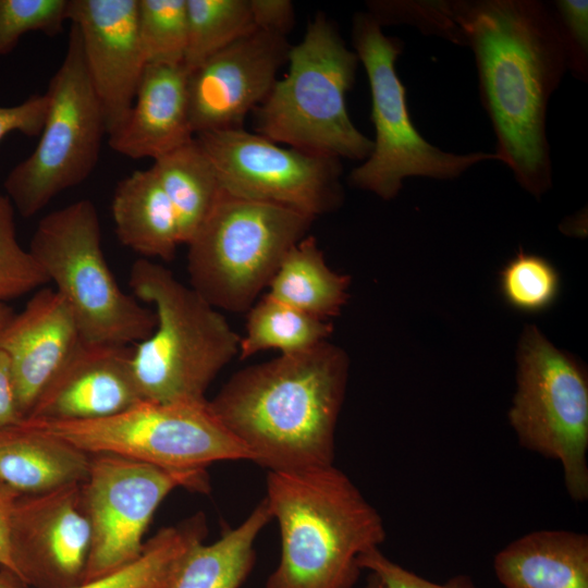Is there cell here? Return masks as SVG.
I'll list each match as a JSON object with an SVG mask.
<instances>
[{"label": "cell", "instance_id": "cell-3", "mask_svg": "<svg viewBox=\"0 0 588 588\" xmlns=\"http://www.w3.org/2000/svg\"><path fill=\"white\" fill-rule=\"evenodd\" d=\"M265 500L281 535L266 588H353L358 558L385 540L379 512L334 465L268 471Z\"/></svg>", "mask_w": 588, "mask_h": 588}, {"label": "cell", "instance_id": "cell-29", "mask_svg": "<svg viewBox=\"0 0 588 588\" xmlns=\"http://www.w3.org/2000/svg\"><path fill=\"white\" fill-rule=\"evenodd\" d=\"M499 290L511 308L524 314H539L558 301L561 277L548 259L520 249L500 271Z\"/></svg>", "mask_w": 588, "mask_h": 588}, {"label": "cell", "instance_id": "cell-39", "mask_svg": "<svg viewBox=\"0 0 588 588\" xmlns=\"http://www.w3.org/2000/svg\"><path fill=\"white\" fill-rule=\"evenodd\" d=\"M0 588H29V587L13 572L5 568H0Z\"/></svg>", "mask_w": 588, "mask_h": 588}, {"label": "cell", "instance_id": "cell-32", "mask_svg": "<svg viewBox=\"0 0 588 588\" xmlns=\"http://www.w3.org/2000/svg\"><path fill=\"white\" fill-rule=\"evenodd\" d=\"M70 0H0V57L30 32L56 36L69 21Z\"/></svg>", "mask_w": 588, "mask_h": 588}, {"label": "cell", "instance_id": "cell-23", "mask_svg": "<svg viewBox=\"0 0 588 588\" xmlns=\"http://www.w3.org/2000/svg\"><path fill=\"white\" fill-rule=\"evenodd\" d=\"M271 520L264 498L237 527L223 531L217 541L192 546L163 588H240L255 564L256 538Z\"/></svg>", "mask_w": 588, "mask_h": 588}, {"label": "cell", "instance_id": "cell-30", "mask_svg": "<svg viewBox=\"0 0 588 588\" xmlns=\"http://www.w3.org/2000/svg\"><path fill=\"white\" fill-rule=\"evenodd\" d=\"M137 28L147 64H183L186 0H137Z\"/></svg>", "mask_w": 588, "mask_h": 588}, {"label": "cell", "instance_id": "cell-7", "mask_svg": "<svg viewBox=\"0 0 588 588\" xmlns=\"http://www.w3.org/2000/svg\"><path fill=\"white\" fill-rule=\"evenodd\" d=\"M28 250L70 307L85 342L136 344L156 328L155 311L115 281L102 250L97 209L89 199L42 217Z\"/></svg>", "mask_w": 588, "mask_h": 588}, {"label": "cell", "instance_id": "cell-35", "mask_svg": "<svg viewBox=\"0 0 588 588\" xmlns=\"http://www.w3.org/2000/svg\"><path fill=\"white\" fill-rule=\"evenodd\" d=\"M47 110L46 94L30 96L16 106H0V142L12 132L38 136L42 130Z\"/></svg>", "mask_w": 588, "mask_h": 588}, {"label": "cell", "instance_id": "cell-40", "mask_svg": "<svg viewBox=\"0 0 588 588\" xmlns=\"http://www.w3.org/2000/svg\"><path fill=\"white\" fill-rule=\"evenodd\" d=\"M15 311L7 304L0 302V334L15 316Z\"/></svg>", "mask_w": 588, "mask_h": 588}, {"label": "cell", "instance_id": "cell-13", "mask_svg": "<svg viewBox=\"0 0 588 588\" xmlns=\"http://www.w3.org/2000/svg\"><path fill=\"white\" fill-rule=\"evenodd\" d=\"M195 137L222 189L232 196L274 204L314 219L342 204L339 159L285 148L244 127Z\"/></svg>", "mask_w": 588, "mask_h": 588}, {"label": "cell", "instance_id": "cell-19", "mask_svg": "<svg viewBox=\"0 0 588 588\" xmlns=\"http://www.w3.org/2000/svg\"><path fill=\"white\" fill-rule=\"evenodd\" d=\"M186 81L183 64H147L125 121L109 135L110 147L156 160L191 142Z\"/></svg>", "mask_w": 588, "mask_h": 588}, {"label": "cell", "instance_id": "cell-21", "mask_svg": "<svg viewBox=\"0 0 588 588\" xmlns=\"http://www.w3.org/2000/svg\"><path fill=\"white\" fill-rule=\"evenodd\" d=\"M90 455L27 421L0 428V481L20 494L83 482Z\"/></svg>", "mask_w": 588, "mask_h": 588}, {"label": "cell", "instance_id": "cell-12", "mask_svg": "<svg viewBox=\"0 0 588 588\" xmlns=\"http://www.w3.org/2000/svg\"><path fill=\"white\" fill-rule=\"evenodd\" d=\"M81 483L91 529L84 581L114 572L143 552L144 536L160 503L175 488L207 493V474L173 471L109 453L89 454Z\"/></svg>", "mask_w": 588, "mask_h": 588}, {"label": "cell", "instance_id": "cell-15", "mask_svg": "<svg viewBox=\"0 0 588 588\" xmlns=\"http://www.w3.org/2000/svg\"><path fill=\"white\" fill-rule=\"evenodd\" d=\"M286 37L254 29L187 72V102L195 135L244 127L287 62Z\"/></svg>", "mask_w": 588, "mask_h": 588}, {"label": "cell", "instance_id": "cell-28", "mask_svg": "<svg viewBox=\"0 0 588 588\" xmlns=\"http://www.w3.org/2000/svg\"><path fill=\"white\" fill-rule=\"evenodd\" d=\"M186 73L256 29L249 0H186Z\"/></svg>", "mask_w": 588, "mask_h": 588}, {"label": "cell", "instance_id": "cell-22", "mask_svg": "<svg viewBox=\"0 0 588 588\" xmlns=\"http://www.w3.org/2000/svg\"><path fill=\"white\" fill-rule=\"evenodd\" d=\"M112 218L119 241L143 258H174L180 243L174 210L151 167L122 179L113 193Z\"/></svg>", "mask_w": 588, "mask_h": 588}, {"label": "cell", "instance_id": "cell-26", "mask_svg": "<svg viewBox=\"0 0 588 588\" xmlns=\"http://www.w3.org/2000/svg\"><path fill=\"white\" fill-rule=\"evenodd\" d=\"M333 326L281 303L267 294L248 309L245 335L240 339L241 359L278 350L282 355L308 351L328 341Z\"/></svg>", "mask_w": 588, "mask_h": 588}, {"label": "cell", "instance_id": "cell-31", "mask_svg": "<svg viewBox=\"0 0 588 588\" xmlns=\"http://www.w3.org/2000/svg\"><path fill=\"white\" fill-rule=\"evenodd\" d=\"M49 282L29 250L16 238L14 207L0 193V302L22 296Z\"/></svg>", "mask_w": 588, "mask_h": 588}, {"label": "cell", "instance_id": "cell-14", "mask_svg": "<svg viewBox=\"0 0 588 588\" xmlns=\"http://www.w3.org/2000/svg\"><path fill=\"white\" fill-rule=\"evenodd\" d=\"M81 483L15 500L11 552L16 575L29 588H70L85 579L91 529Z\"/></svg>", "mask_w": 588, "mask_h": 588}, {"label": "cell", "instance_id": "cell-17", "mask_svg": "<svg viewBox=\"0 0 588 588\" xmlns=\"http://www.w3.org/2000/svg\"><path fill=\"white\" fill-rule=\"evenodd\" d=\"M127 345L83 341L26 419L85 421L119 414L142 399Z\"/></svg>", "mask_w": 588, "mask_h": 588}, {"label": "cell", "instance_id": "cell-41", "mask_svg": "<svg viewBox=\"0 0 588 588\" xmlns=\"http://www.w3.org/2000/svg\"><path fill=\"white\" fill-rule=\"evenodd\" d=\"M363 588H385V586L376 574L369 573Z\"/></svg>", "mask_w": 588, "mask_h": 588}, {"label": "cell", "instance_id": "cell-33", "mask_svg": "<svg viewBox=\"0 0 588 588\" xmlns=\"http://www.w3.org/2000/svg\"><path fill=\"white\" fill-rule=\"evenodd\" d=\"M567 59V70L581 81L588 76V1L550 3Z\"/></svg>", "mask_w": 588, "mask_h": 588}, {"label": "cell", "instance_id": "cell-38", "mask_svg": "<svg viewBox=\"0 0 588 588\" xmlns=\"http://www.w3.org/2000/svg\"><path fill=\"white\" fill-rule=\"evenodd\" d=\"M20 493L0 481V568L16 574L10 543V526L13 506Z\"/></svg>", "mask_w": 588, "mask_h": 588}, {"label": "cell", "instance_id": "cell-34", "mask_svg": "<svg viewBox=\"0 0 588 588\" xmlns=\"http://www.w3.org/2000/svg\"><path fill=\"white\" fill-rule=\"evenodd\" d=\"M358 566L376 574L385 588H482L466 574H457L443 583L429 580L390 560L380 548L358 558Z\"/></svg>", "mask_w": 588, "mask_h": 588}, {"label": "cell", "instance_id": "cell-6", "mask_svg": "<svg viewBox=\"0 0 588 588\" xmlns=\"http://www.w3.org/2000/svg\"><path fill=\"white\" fill-rule=\"evenodd\" d=\"M314 218L224 191L186 244L191 287L217 309L248 311Z\"/></svg>", "mask_w": 588, "mask_h": 588}, {"label": "cell", "instance_id": "cell-27", "mask_svg": "<svg viewBox=\"0 0 588 588\" xmlns=\"http://www.w3.org/2000/svg\"><path fill=\"white\" fill-rule=\"evenodd\" d=\"M206 534V517L197 513L158 530L132 563L70 588H163L182 556Z\"/></svg>", "mask_w": 588, "mask_h": 588}, {"label": "cell", "instance_id": "cell-36", "mask_svg": "<svg viewBox=\"0 0 588 588\" xmlns=\"http://www.w3.org/2000/svg\"><path fill=\"white\" fill-rule=\"evenodd\" d=\"M249 7L257 29L286 37L295 23L290 0H249Z\"/></svg>", "mask_w": 588, "mask_h": 588}, {"label": "cell", "instance_id": "cell-11", "mask_svg": "<svg viewBox=\"0 0 588 588\" xmlns=\"http://www.w3.org/2000/svg\"><path fill=\"white\" fill-rule=\"evenodd\" d=\"M45 94L48 110L39 142L10 171L3 184L13 207L25 218L35 216L58 194L90 175L107 134L103 110L88 77L73 24L64 58Z\"/></svg>", "mask_w": 588, "mask_h": 588}, {"label": "cell", "instance_id": "cell-20", "mask_svg": "<svg viewBox=\"0 0 588 588\" xmlns=\"http://www.w3.org/2000/svg\"><path fill=\"white\" fill-rule=\"evenodd\" d=\"M504 588H588V536L564 529L528 532L493 558Z\"/></svg>", "mask_w": 588, "mask_h": 588}, {"label": "cell", "instance_id": "cell-16", "mask_svg": "<svg viewBox=\"0 0 588 588\" xmlns=\"http://www.w3.org/2000/svg\"><path fill=\"white\" fill-rule=\"evenodd\" d=\"M69 22L78 33L107 134L125 121L147 62L137 28V0H70Z\"/></svg>", "mask_w": 588, "mask_h": 588}, {"label": "cell", "instance_id": "cell-5", "mask_svg": "<svg viewBox=\"0 0 588 588\" xmlns=\"http://www.w3.org/2000/svg\"><path fill=\"white\" fill-rule=\"evenodd\" d=\"M289 71L253 112L257 134L306 154L364 161L372 140L353 123L346 94L360 64L323 13L291 46Z\"/></svg>", "mask_w": 588, "mask_h": 588}, {"label": "cell", "instance_id": "cell-2", "mask_svg": "<svg viewBox=\"0 0 588 588\" xmlns=\"http://www.w3.org/2000/svg\"><path fill=\"white\" fill-rule=\"evenodd\" d=\"M350 360L324 341L235 372L208 405L268 471L333 465Z\"/></svg>", "mask_w": 588, "mask_h": 588}, {"label": "cell", "instance_id": "cell-24", "mask_svg": "<svg viewBox=\"0 0 588 588\" xmlns=\"http://www.w3.org/2000/svg\"><path fill=\"white\" fill-rule=\"evenodd\" d=\"M350 277L333 271L313 235H306L283 257L269 283L268 296L328 320L340 314L348 297Z\"/></svg>", "mask_w": 588, "mask_h": 588}, {"label": "cell", "instance_id": "cell-1", "mask_svg": "<svg viewBox=\"0 0 588 588\" xmlns=\"http://www.w3.org/2000/svg\"><path fill=\"white\" fill-rule=\"evenodd\" d=\"M453 42L474 52L494 154L522 188L540 198L552 186L547 112L567 70L550 3L538 0L442 1Z\"/></svg>", "mask_w": 588, "mask_h": 588}, {"label": "cell", "instance_id": "cell-8", "mask_svg": "<svg viewBox=\"0 0 588 588\" xmlns=\"http://www.w3.org/2000/svg\"><path fill=\"white\" fill-rule=\"evenodd\" d=\"M352 41L369 82L375 140L368 158L351 171V186L390 200L409 176L454 180L477 163L499 161L494 152H448L421 136L412 121L406 89L395 69L403 42L387 36L368 12L355 14Z\"/></svg>", "mask_w": 588, "mask_h": 588}, {"label": "cell", "instance_id": "cell-4", "mask_svg": "<svg viewBox=\"0 0 588 588\" xmlns=\"http://www.w3.org/2000/svg\"><path fill=\"white\" fill-rule=\"evenodd\" d=\"M128 285L138 301L155 306L156 328L134 344L131 367L143 400L205 403L207 389L238 354L241 336L223 315L171 270L137 259Z\"/></svg>", "mask_w": 588, "mask_h": 588}, {"label": "cell", "instance_id": "cell-18", "mask_svg": "<svg viewBox=\"0 0 588 588\" xmlns=\"http://www.w3.org/2000/svg\"><path fill=\"white\" fill-rule=\"evenodd\" d=\"M76 319L51 287L38 290L0 334L24 420L83 342Z\"/></svg>", "mask_w": 588, "mask_h": 588}, {"label": "cell", "instance_id": "cell-37", "mask_svg": "<svg viewBox=\"0 0 588 588\" xmlns=\"http://www.w3.org/2000/svg\"><path fill=\"white\" fill-rule=\"evenodd\" d=\"M23 420L10 360L0 348V428L16 425Z\"/></svg>", "mask_w": 588, "mask_h": 588}, {"label": "cell", "instance_id": "cell-10", "mask_svg": "<svg viewBox=\"0 0 588 588\" xmlns=\"http://www.w3.org/2000/svg\"><path fill=\"white\" fill-rule=\"evenodd\" d=\"M87 454L109 453L173 471L207 474L216 462L250 461L248 450L205 403L140 400L110 417L85 421L25 419Z\"/></svg>", "mask_w": 588, "mask_h": 588}, {"label": "cell", "instance_id": "cell-25", "mask_svg": "<svg viewBox=\"0 0 588 588\" xmlns=\"http://www.w3.org/2000/svg\"><path fill=\"white\" fill-rule=\"evenodd\" d=\"M151 169L174 210L180 243L187 244L222 194L215 168L194 137L154 160Z\"/></svg>", "mask_w": 588, "mask_h": 588}, {"label": "cell", "instance_id": "cell-9", "mask_svg": "<svg viewBox=\"0 0 588 588\" xmlns=\"http://www.w3.org/2000/svg\"><path fill=\"white\" fill-rule=\"evenodd\" d=\"M507 417L519 444L560 462L575 502L588 499V378L584 366L526 326Z\"/></svg>", "mask_w": 588, "mask_h": 588}]
</instances>
